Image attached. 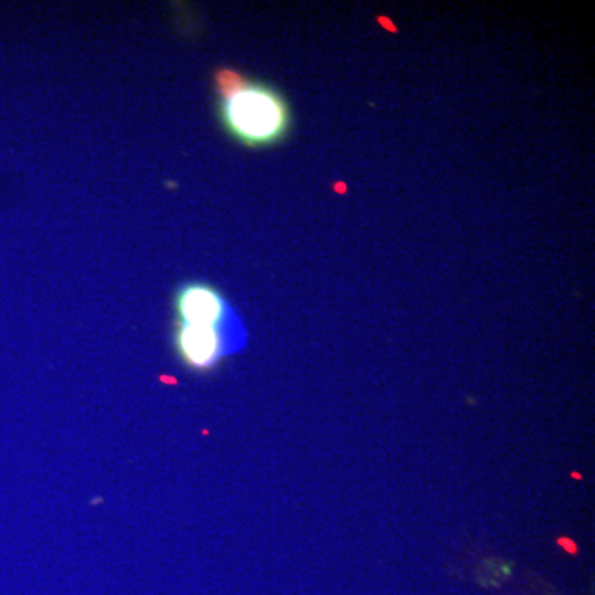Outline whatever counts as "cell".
<instances>
[{"label": "cell", "instance_id": "1", "mask_svg": "<svg viewBox=\"0 0 595 595\" xmlns=\"http://www.w3.org/2000/svg\"><path fill=\"white\" fill-rule=\"evenodd\" d=\"M174 348L185 368L209 372L245 348L241 316L214 285L188 281L176 290Z\"/></svg>", "mask_w": 595, "mask_h": 595}, {"label": "cell", "instance_id": "2", "mask_svg": "<svg viewBox=\"0 0 595 595\" xmlns=\"http://www.w3.org/2000/svg\"><path fill=\"white\" fill-rule=\"evenodd\" d=\"M215 89L219 119L232 139L247 148H270L287 138L290 105L277 88L224 68L215 73Z\"/></svg>", "mask_w": 595, "mask_h": 595}]
</instances>
